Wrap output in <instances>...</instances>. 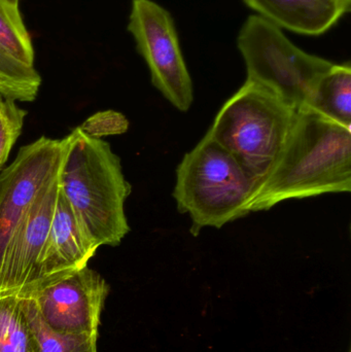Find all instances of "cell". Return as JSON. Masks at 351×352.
<instances>
[{"instance_id": "obj_19", "label": "cell", "mask_w": 351, "mask_h": 352, "mask_svg": "<svg viewBox=\"0 0 351 352\" xmlns=\"http://www.w3.org/2000/svg\"><path fill=\"white\" fill-rule=\"evenodd\" d=\"M1 99H2V96H1V95H0V100H1Z\"/></svg>"}, {"instance_id": "obj_7", "label": "cell", "mask_w": 351, "mask_h": 352, "mask_svg": "<svg viewBox=\"0 0 351 352\" xmlns=\"http://www.w3.org/2000/svg\"><path fill=\"white\" fill-rule=\"evenodd\" d=\"M68 142V135L62 140L41 136L22 146L14 162L0 173V267L21 219L59 176Z\"/></svg>"}, {"instance_id": "obj_15", "label": "cell", "mask_w": 351, "mask_h": 352, "mask_svg": "<svg viewBox=\"0 0 351 352\" xmlns=\"http://www.w3.org/2000/svg\"><path fill=\"white\" fill-rule=\"evenodd\" d=\"M25 296L27 311L38 342V352H98V333L70 335L54 332L41 320L32 298Z\"/></svg>"}, {"instance_id": "obj_10", "label": "cell", "mask_w": 351, "mask_h": 352, "mask_svg": "<svg viewBox=\"0 0 351 352\" xmlns=\"http://www.w3.org/2000/svg\"><path fill=\"white\" fill-rule=\"evenodd\" d=\"M41 85L34 49L20 8L0 0V95L14 102H31Z\"/></svg>"}, {"instance_id": "obj_5", "label": "cell", "mask_w": 351, "mask_h": 352, "mask_svg": "<svg viewBox=\"0 0 351 352\" xmlns=\"http://www.w3.org/2000/svg\"><path fill=\"white\" fill-rule=\"evenodd\" d=\"M247 80L262 85L298 111L304 107L321 76L334 63L295 45L282 29L251 16L237 38Z\"/></svg>"}, {"instance_id": "obj_16", "label": "cell", "mask_w": 351, "mask_h": 352, "mask_svg": "<svg viewBox=\"0 0 351 352\" xmlns=\"http://www.w3.org/2000/svg\"><path fill=\"white\" fill-rule=\"evenodd\" d=\"M27 113L16 102L2 97L0 100V170L22 132Z\"/></svg>"}, {"instance_id": "obj_4", "label": "cell", "mask_w": 351, "mask_h": 352, "mask_svg": "<svg viewBox=\"0 0 351 352\" xmlns=\"http://www.w3.org/2000/svg\"><path fill=\"white\" fill-rule=\"evenodd\" d=\"M296 113L269 89L247 80L223 105L207 134L257 186L280 156Z\"/></svg>"}, {"instance_id": "obj_3", "label": "cell", "mask_w": 351, "mask_h": 352, "mask_svg": "<svg viewBox=\"0 0 351 352\" xmlns=\"http://www.w3.org/2000/svg\"><path fill=\"white\" fill-rule=\"evenodd\" d=\"M255 188L236 159L206 133L177 166L173 197L177 210L191 217L190 231L197 237L204 228L220 229L249 214Z\"/></svg>"}, {"instance_id": "obj_6", "label": "cell", "mask_w": 351, "mask_h": 352, "mask_svg": "<svg viewBox=\"0 0 351 352\" xmlns=\"http://www.w3.org/2000/svg\"><path fill=\"white\" fill-rule=\"evenodd\" d=\"M128 30L148 64L152 85L175 109L189 111L194 101L193 82L171 14L152 0H133Z\"/></svg>"}, {"instance_id": "obj_12", "label": "cell", "mask_w": 351, "mask_h": 352, "mask_svg": "<svg viewBox=\"0 0 351 352\" xmlns=\"http://www.w3.org/2000/svg\"><path fill=\"white\" fill-rule=\"evenodd\" d=\"M258 16L299 34H324L350 8V0H243Z\"/></svg>"}, {"instance_id": "obj_1", "label": "cell", "mask_w": 351, "mask_h": 352, "mask_svg": "<svg viewBox=\"0 0 351 352\" xmlns=\"http://www.w3.org/2000/svg\"><path fill=\"white\" fill-rule=\"evenodd\" d=\"M351 190V129L308 109L297 111L273 166L256 186L247 212L291 199Z\"/></svg>"}, {"instance_id": "obj_11", "label": "cell", "mask_w": 351, "mask_h": 352, "mask_svg": "<svg viewBox=\"0 0 351 352\" xmlns=\"http://www.w3.org/2000/svg\"><path fill=\"white\" fill-rule=\"evenodd\" d=\"M98 248L60 190L39 261L37 289L88 266Z\"/></svg>"}, {"instance_id": "obj_13", "label": "cell", "mask_w": 351, "mask_h": 352, "mask_svg": "<svg viewBox=\"0 0 351 352\" xmlns=\"http://www.w3.org/2000/svg\"><path fill=\"white\" fill-rule=\"evenodd\" d=\"M301 109H308L351 129V67L333 64Z\"/></svg>"}, {"instance_id": "obj_8", "label": "cell", "mask_w": 351, "mask_h": 352, "mask_svg": "<svg viewBox=\"0 0 351 352\" xmlns=\"http://www.w3.org/2000/svg\"><path fill=\"white\" fill-rule=\"evenodd\" d=\"M109 294V283L87 266L27 295L51 330L78 335L98 333Z\"/></svg>"}, {"instance_id": "obj_18", "label": "cell", "mask_w": 351, "mask_h": 352, "mask_svg": "<svg viewBox=\"0 0 351 352\" xmlns=\"http://www.w3.org/2000/svg\"><path fill=\"white\" fill-rule=\"evenodd\" d=\"M6 1L10 2V3L14 4V6H18L20 4V0H6Z\"/></svg>"}, {"instance_id": "obj_14", "label": "cell", "mask_w": 351, "mask_h": 352, "mask_svg": "<svg viewBox=\"0 0 351 352\" xmlns=\"http://www.w3.org/2000/svg\"><path fill=\"white\" fill-rule=\"evenodd\" d=\"M0 352H38L24 294L0 292Z\"/></svg>"}, {"instance_id": "obj_17", "label": "cell", "mask_w": 351, "mask_h": 352, "mask_svg": "<svg viewBox=\"0 0 351 352\" xmlns=\"http://www.w3.org/2000/svg\"><path fill=\"white\" fill-rule=\"evenodd\" d=\"M80 131L88 136L100 138L121 135L129 129V122L123 113L115 111H99L87 119L80 126Z\"/></svg>"}, {"instance_id": "obj_9", "label": "cell", "mask_w": 351, "mask_h": 352, "mask_svg": "<svg viewBox=\"0 0 351 352\" xmlns=\"http://www.w3.org/2000/svg\"><path fill=\"white\" fill-rule=\"evenodd\" d=\"M59 190L58 176L21 219L0 267V292L27 295L36 291L39 261L53 221Z\"/></svg>"}, {"instance_id": "obj_2", "label": "cell", "mask_w": 351, "mask_h": 352, "mask_svg": "<svg viewBox=\"0 0 351 352\" xmlns=\"http://www.w3.org/2000/svg\"><path fill=\"white\" fill-rule=\"evenodd\" d=\"M68 136L60 190L99 248L119 245L130 232L125 202L132 190L121 159L109 142L91 138L78 127Z\"/></svg>"}]
</instances>
